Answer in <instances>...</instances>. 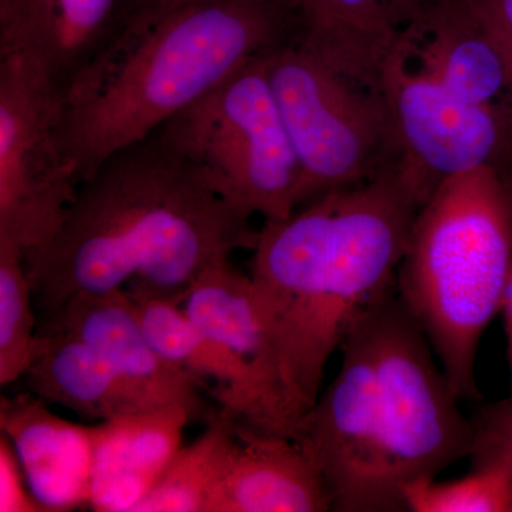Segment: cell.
Instances as JSON below:
<instances>
[{
  "label": "cell",
  "mask_w": 512,
  "mask_h": 512,
  "mask_svg": "<svg viewBox=\"0 0 512 512\" xmlns=\"http://www.w3.org/2000/svg\"><path fill=\"white\" fill-rule=\"evenodd\" d=\"M46 330H64L89 343L147 406H181L194 420L204 416L200 387L158 355L126 289L74 296L37 332Z\"/></svg>",
  "instance_id": "cell-11"
},
{
  "label": "cell",
  "mask_w": 512,
  "mask_h": 512,
  "mask_svg": "<svg viewBox=\"0 0 512 512\" xmlns=\"http://www.w3.org/2000/svg\"><path fill=\"white\" fill-rule=\"evenodd\" d=\"M268 53L154 134L235 210L274 221L298 208L301 168L266 76Z\"/></svg>",
  "instance_id": "cell-6"
},
{
  "label": "cell",
  "mask_w": 512,
  "mask_h": 512,
  "mask_svg": "<svg viewBox=\"0 0 512 512\" xmlns=\"http://www.w3.org/2000/svg\"><path fill=\"white\" fill-rule=\"evenodd\" d=\"M511 266L510 188L481 170L441 180L417 212L396 288L460 400L481 399L478 349Z\"/></svg>",
  "instance_id": "cell-4"
},
{
  "label": "cell",
  "mask_w": 512,
  "mask_h": 512,
  "mask_svg": "<svg viewBox=\"0 0 512 512\" xmlns=\"http://www.w3.org/2000/svg\"><path fill=\"white\" fill-rule=\"evenodd\" d=\"M60 99L33 60L0 53V244L25 256L55 232L77 188L57 141Z\"/></svg>",
  "instance_id": "cell-8"
},
{
  "label": "cell",
  "mask_w": 512,
  "mask_h": 512,
  "mask_svg": "<svg viewBox=\"0 0 512 512\" xmlns=\"http://www.w3.org/2000/svg\"><path fill=\"white\" fill-rule=\"evenodd\" d=\"M503 43L512 63V0H467Z\"/></svg>",
  "instance_id": "cell-25"
},
{
  "label": "cell",
  "mask_w": 512,
  "mask_h": 512,
  "mask_svg": "<svg viewBox=\"0 0 512 512\" xmlns=\"http://www.w3.org/2000/svg\"><path fill=\"white\" fill-rule=\"evenodd\" d=\"M437 0H289L298 40L338 72L380 87L407 30Z\"/></svg>",
  "instance_id": "cell-14"
},
{
  "label": "cell",
  "mask_w": 512,
  "mask_h": 512,
  "mask_svg": "<svg viewBox=\"0 0 512 512\" xmlns=\"http://www.w3.org/2000/svg\"><path fill=\"white\" fill-rule=\"evenodd\" d=\"M0 511L45 512L30 493L15 448L5 434L0 437Z\"/></svg>",
  "instance_id": "cell-24"
},
{
  "label": "cell",
  "mask_w": 512,
  "mask_h": 512,
  "mask_svg": "<svg viewBox=\"0 0 512 512\" xmlns=\"http://www.w3.org/2000/svg\"><path fill=\"white\" fill-rule=\"evenodd\" d=\"M237 427V448L205 512L332 511L328 487L298 441Z\"/></svg>",
  "instance_id": "cell-16"
},
{
  "label": "cell",
  "mask_w": 512,
  "mask_h": 512,
  "mask_svg": "<svg viewBox=\"0 0 512 512\" xmlns=\"http://www.w3.org/2000/svg\"><path fill=\"white\" fill-rule=\"evenodd\" d=\"M366 316L375 348L387 477L404 505V488L433 480L470 456L473 421L458 409L460 399L396 286Z\"/></svg>",
  "instance_id": "cell-7"
},
{
  "label": "cell",
  "mask_w": 512,
  "mask_h": 512,
  "mask_svg": "<svg viewBox=\"0 0 512 512\" xmlns=\"http://www.w3.org/2000/svg\"><path fill=\"white\" fill-rule=\"evenodd\" d=\"M410 512H512V484L503 471L470 468L457 480H421L403 491Z\"/></svg>",
  "instance_id": "cell-22"
},
{
  "label": "cell",
  "mask_w": 512,
  "mask_h": 512,
  "mask_svg": "<svg viewBox=\"0 0 512 512\" xmlns=\"http://www.w3.org/2000/svg\"><path fill=\"white\" fill-rule=\"evenodd\" d=\"M0 427L45 512L89 508L93 427L60 419L33 393L2 396Z\"/></svg>",
  "instance_id": "cell-15"
},
{
  "label": "cell",
  "mask_w": 512,
  "mask_h": 512,
  "mask_svg": "<svg viewBox=\"0 0 512 512\" xmlns=\"http://www.w3.org/2000/svg\"><path fill=\"white\" fill-rule=\"evenodd\" d=\"M181 306L205 335L224 346L254 373L298 433L282 399L274 355L256 305L251 276L242 274L229 259H224L208 266L195 278Z\"/></svg>",
  "instance_id": "cell-19"
},
{
  "label": "cell",
  "mask_w": 512,
  "mask_h": 512,
  "mask_svg": "<svg viewBox=\"0 0 512 512\" xmlns=\"http://www.w3.org/2000/svg\"><path fill=\"white\" fill-rule=\"evenodd\" d=\"M423 204L403 167L323 195L256 232L249 276L298 431L318 402L330 357L357 319L396 286Z\"/></svg>",
  "instance_id": "cell-2"
},
{
  "label": "cell",
  "mask_w": 512,
  "mask_h": 512,
  "mask_svg": "<svg viewBox=\"0 0 512 512\" xmlns=\"http://www.w3.org/2000/svg\"><path fill=\"white\" fill-rule=\"evenodd\" d=\"M154 2V0H130L128 3V9L133 8V6L143 5V3Z\"/></svg>",
  "instance_id": "cell-27"
},
{
  "label": "cell",
  "mask_w": 512,
  "mask_h": 512,
  "mask_svg": "<svg viewBox=\"0 0 512 512\" xmlns=\"http://www.w3.org/2000/svg\"><path fill=\"white\" fill-rule=\"evenodd\" d=\"M22 379L45 402L100 423L151 409L96 349L64 330L37 332L32 362Z\"/></svg>",
  "instance_id": "cell-18"
},
{
  "label": "cell",
  "mask_w": 512,
  "mask_h": 512,
  "mask_svg": "<svg viewBox=\"0 0 512 512\" xmlns=\"http://www.w3.org/2000/svg\"><path fill=\"white\" fill-rule=\"evenodd\" d=\"M501 312L504 315L505 335H507V362L512 384V266Z\"/></svg>",
  "instance_id": "cell-26"
},
{
  "label": "cell",
  "mask_w": 512,
  "mask_h": 512,
  "mask_svg": "<svg viewBox=\"0 0 512 512\" xmlns=\"http://www.w3.org/2000/svg\"><path fill=\"white\" fill-rule=\"evenodd\" d=\"M471 421L474 436L468 456L470 468L503 471L512 484V393L481 406Z\"/></svg>",
  "instance_id": "cell-23"
},
{
  "label": "cell",
  "mask_w": 512,
  "mask_h": 512,
  "mask_svg": "<svg viewBox=\"0 0 512 512\" xmlns=\"http://www.w3.org/2000/svg\"><path fill=\"white\" fill-rule=\"evenodd\" d=\"M36 308L25 255L0 244V384L22 379L37 342Z\"/></svg>",
  "instance_id": "cell-21"
},
{
  "label": "cell",
  "mask_w": 512,
  "mask_h": 512,
  "mask_svg": "<svg viewBox=\"0 0 512 512\" xmlns=\"http://www.w3.org/2000/svg\"><path fill=\"white\" fill-rule=\"evenodd\" d=\"M298 32L289 0H154L128 9L60 99L57 141L76 184Z\"/></svg>",
  "instance_id": "cell-3"
},
{
  "label": "cell",
  "mask_w": 512,
  "mask_h": 512,
  "mask_svg": "<svg viewBox=\"0 0 512 512\" xmlns=\"http://www.w3.org/2000/svg\"><path fill=\"white\" fill-rule=\"evenodd\" d=\"M265 62L301 168L298 208L404 167L402 134L380 87L338 72L298 39L275 47Z\"/></svg>",
  "instance_id": "cell-5"
},
{
  "label": "cell",
  "mask_w": 512,
  "mask_h": 512,
  "mask_svg": "<svg viewBox=\"0 0 512 512\" xmlns=\"http://www.w3.org/2000/svg\"><path fill=\"white\" fill-rule=\"evenodd\" d=\"M380 89L402 134L406 168L426 200L444 178L477 170L512 191V100L456 99L412 69L399 50Z\"/></svg>",
  "instance_id": "cell-10"
},
{
  "label": "cell",
  "mask_w": 512,
  "mask_h": 512,
  "mask_svg": "<svg viewBox=\"0 0 512 512\" xmlns=\"http://www.w3.org/2000/svg\"><path fill=\"white\" fill-rule=\"evenodd\" d=\"M130 0H0V53L29 57L60 94L116 35Z\"/></svg>",
  "instance_id": "cell-13"
},
{
  "label": "cell",
  "mask_w": 512,
  "mask_h": 512,
  "mask_svg": "<svg viewBox=\"0 0 512 512\" xmlns=\"http://www.w3.org/2000/svg\"><path fill=\"white\" fill-rule=\"evenodd\" d=\"M366 312L340 348L338 375L303 417L295 440L318 467L332 511H406L387 477L375 348Z\"/></svg>",
  "instance_id": "cell-9"
},
{
  "label": "cell",
  "mask_w": 512,
  "mask_h": 512,
  "mask_svg": "<svg viewBox=\"0 0 512 512\" xmlns=\"http://www.w3.org/2000/svg\"><path fill=\"white\" fill-rule=\"evenodd\" d=\"M194 420L185 407L137 410L93 427L89 508L133 512L177 451L185 426Z\"/></svg>",
  "instance_id": "cell-17"
},
{
  "label": "cell",
  "mask_w": 512,
  "mask_h": 512,
  "mask_svg": "<svg viewBox=\"0 0 512 512\" xmlns=\"http://www.w3.org/2000/svg\"><path fill=\"white\" fill-rule=\"evenodd\" d=\"M238 440L237 421L218 412L194 443L177 451L133 512H205Z\"/></svg>",
  "instance_id": "cell-20"
},
{
  "label": "cell",
  "mask_w": 512,
  "mask_h": 512,
  "mask_svg": "<svg viewBox=\"0 0 512 512\" xmlns=\"http://www.w3.org/2000/svg\"><path fill=\"white\" fill-rule=\"evenodd\" d=\"M397 50L412 69L456 99L512 100L510 56L467 0H437Z\"/></svg>",
  "instance_id": "cell-12"
},
{
  "label": "cell",
  "mask_w": 512,
  "mask_h": 512,
  "mask_svg": "<svg viewBox=\"0 0 512 512\" xmlns=\"http://www.w3.org/2000/svg\"><path fill=\"white\" fill-rule=\"evenodd\" d=\"M251 218L157 134L101 161L62 220L25 256L42 322L74 296L126 289L181 303L208 266L254 247Z\"/></svg>",
  "instance_id": "cell-1"
}]
</instances>
